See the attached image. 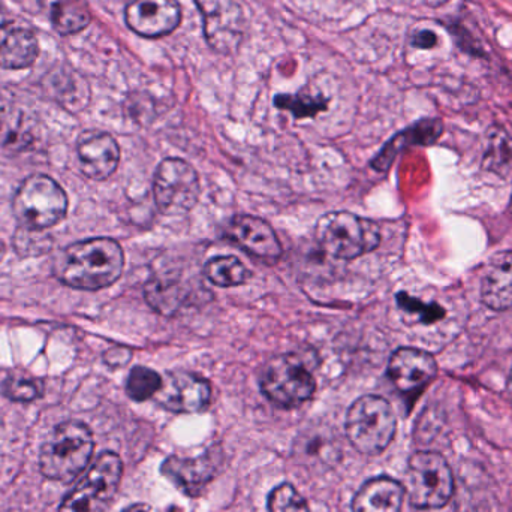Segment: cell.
Returning <instances> with one entry per match:
<instances>
[{"label":"cell","instance_id":"cell-1","mask_svg":"<svg viewBox=\"0 0 512 512\" xmlns=\"http://www.w3.org/2000/svg\"><path fill=\"white\" fill-rule=\"evenodd\" d=\"M125 254L113 239L98 237L74 243L59 261V277L65 285L81 291H99L122 276Z\"/></svg>","mask_w":512,"mask_h":512},{"label":"cell","instance_id":"cell-2","mask_svg":"<svg viewBox=\"0 0 512 512\" xmlns=\"http://www.w3.org/2000/svg\"><path fill=\"white\" fill-rule=\"evenodd\" d=\"M93 450L92 430L80 421H65L42 444L39 471L47 480L71 483L86 472Z\"/></svg>","mask_w":512,"mask_h":512},{"label":"cell","instance_id":"cell-3","mask_svg":"<svg viewBox=\"0 0 512 512\" xmlns=\"http://www.w3.org/2000/svg\"><path fill=\"white\" fill-rule=\"evenodd\" d=\"M316 242L325 254L351 261L370 254L381 243L378 225L351 212H330L319 218Z\"/></svg>","mask_w":512,"mask_h":512},{"label":"cell","instance_id":"cell-4","mask_svg":"<svg viewBox=\"0 0 512 512\" xmlns=\"http://www.w3.org/2000/svg\"><path fill=\"white\" fill-rule=\"evenodd\" d=\"M393 406L384 397L369 394L352 403L346 414L345 430L352 447L361 454L375 456L387 450L396 435Z\"/></svg>","mask_w":512,"mask_h":512},{"label":"cell","instance_id":"cell-5","mask_svg":"<svg viewBox=\"0 0 512 512\" xmlns=\"http://www.w3.org/2000/svg\"><path fill=\"white\" fill-rule=\"evenodd\" d=\"M259 388L277 408L292 409L312 399L316 381L300 355L280 354L262 367Z\"/></svg>","mask_w":512,"mask_h":512},{"label":"cell","instance_id":"cell-6","mask_svg":"<svg viewBox=\"0 0 512 512\" xmlns=\"http://www.w3.org/2000/svg\"><path fill=\"white\" fill-rule=\"evenodd\" d=\"M406 492L417 510H441L453 498L454 475L447 459L435 451H418L409 457Z\"/></svg>","mask_w":512,"mask_h":512},{"label":"cell","instance_id":"cell-7","mask_svg":"<svg viewBox=\"0 0 512 512\" xmlns=\"http://www.w3.org/2000/svg\"><path fill=\"white\" fill-rule=\"evenodd\" d=\"M12 210L21 227L48 230L65 218L68 197L56 180L33 174L15 192Z\"/></svg>","mask_w":512,"mask_h":512},{"label":"cell","instance_id":"cell-8","mask_svg":"<svg viewBox=\"0 0 512 512\" xmlns=\"http://www.w3.org/2000/svg\"><path fill=\"white\" fill-rule=\"evenodd\" d=\"M122 477V459L110 451L102 453L63 498L59 512H107Z\"/></svg>","mask_w":512,"mask_h":512},{"label":"cell","instance_id":"cell-9","mask_svg":"<svg viewBox=\"0 0 512 512\" xmlns=\"http://www.w3.org/2000/svg\"><path fill=\"white\" fill-rule=\"evenodd\" d=\"M200 194L197 171L183 159L168 158L156 168L153 197L162 215H188L197 206Z\"/></svg>","mask_w":512,"mask_h":512},{"label":"cell","instance_id":"cell-10","mask_svg":"<svg viewBox=\"0 0 512 512\" xmlns=\"http://www.w3.org/2000/svg\"><path fill=\"white\" fill-rule=\"evenodd\" d=\"M203 17L204 36L216 53L233 56L245 41L248 21L237 0H195Z\"/></svg>","mask_w":512,"mask_h":512},{"label":"cell","instance_id":"cell-11","mask_svg":"<svg viewBox=\"0 0 512 512\" xmlns=\"http://www.w3.org/2000/svg\"><path fill=\"white\" fill-rule=\"evenodd\" d=\"M155 399L174 414H197L209 408L212 387L195 373L170 372L162 378V387Z\"/></svg>","mask_w":512,"mask_h":512},{"label":"cell","instance_id":"cell-12","mask_svg":"<svg viewBox=\"0 0 512 512\" xmlns=\"http://www.w3.org/2000/svg\"><path fill=\"white\" fill-rule=\"evenodd\" d=\"M182 17L179 0H132L125 11L129 29L150 39L173 33L182 23Z\"/></svg>","mask_w":512,"mask_h":512},{"label":"cell","instance_id":"cell-13","mask_svg":"<svg viewBox=\"0 0 512 512\" xmlns=\"http://www.w3.org/2000/svg\"><path fill=\"white\" fill-rule=\"evenodd\" d=\"M387 373L400 393L414 396L436 378L438 363L429 352L417 348H400L391 355Z\"/></svg>","mask_w":512,"mask_h":512},{"label":"cell","instance_id":"cell-14","mask_svg":"<svg viewBox=\"0 0 512 512\" xmlns=\"http://www.w3.org/2000/svg\"><path fill=\"white\" fill-rule=\"evenodd\" d=\"M222 460L224 453L219 447L210 448L194 459L171 456L162 465V474L186 495L197 496L221 471Z\"/></svg>","mask_w":512,"mask_h":512},{"label":"cell","instance_id":"cell-15","mask_svg":"<svg viewBox=\"0 0 512 512\" xmlns=\"http://www.w3.org/2000/svg\"><path fill=\"white\" fill-rule=\"evenodd\" d=\"M225 234L231 242L254 258L274 262L282 256V245L264 219L251 215H237L228 222Z\"/></svg>","mask_w":512,"mask_h":512},{"label":"cell","instance_id":"cell-16","mask_svg":"<svg viewBox=\"0 0 512 512\" xmlns=\"http://www.w3.org/2000/svg\"><path fill=\"white\" fill-rule=\"evenodd\" d=\"M78 162L84 176L105 180L119 167L120 147L113 135L102 131H86L77 143Z\"/></svg>","mask_w":512,"mask_h":512},{"label":"cell","instance_id":"cell-17","mask_svg":"<svg viewBox=\"0 0 512 512\" xmlns=\"http://www.w3.org/2000/svg\"><path fill=\"white\" fill-rule=\"evenodd\" d=\"M481 301L495 312L512 307V251L493 255L484 268Z\"/></svg>","mask_w":512,"mask_h":512},{"label":"cell","instance_id":"cell-18","mask_svg":"<svg viewBox=\"0 0 512 512\" xmlns=\"http://www.w3.org/2000/svg\"><path fill=\"white\" fill-rule=\"evenodd\" d=\"M442 131H444V123L441 120H420V122L409 126L408 129L397 134L396 137L391 138L385 144L384 149L379 152V155L373 159L372 168L385 173V171L390 170L394 159H396L400 152L408 149V147L429 146V144L435 143L441 137Z\"/></svg>","mask_w":512,"mask_h":512},{"label":"cell","instance_id":"cell-19","mask_svg":"<svg viewBox=\"0 0 512 512\" xmlns=\"http://www.w3.org/2000/svg\"><path fill=\"white\" fill-rule=\"evenodd\" d=\"M406 490L390 477L366 481L352 501V512H402Z\"/></svg>","mask_w":512,"mask_h":512},{"label":"cell","instance_id":"cell-20","mask_svg":"<svg viewBox=\"0 0 512 512\" xmlns=\"http://www.w3.org/2000/svg\"><path fill=\"white\" fill-rule=\"evenodd\" d=\"M38 57V41L29 27L18 23L0 26V66L5 69H24Z\"/></svg>","mask_w":512,"mask_h":512},{"label":"cell","instance_id":"cell-21","mask_svg":"<svg viewBox=\"0 0 512 512\" xmlns=\"http://www.w3.org/2000/svg\"><path fill=\"white\" fill-rule=\"evenodd\" d=\"M36 122L20 108L0 111V143L6 149L23 152L35 144Z\"/></svg>","mask_w":512,"mask_h":512},{"label":"cell","instance_id":"cell-22","mask_svg":"<svg viewBox=\"0 0 512 512\" xmlns=\"http://www.w3.org/2000/svg\"><path fill=\"white\" fill-rule=\"evenodd\" d=\"M48 17L62 35H72L89 26L92 20L86 0H45Z\"/></svg>","mask_w":512,"mask_h":512},{"label":"cell","instance_id":"cell-23","mask_svg":"<svg viewBox=\"0 0 512 512\" xmlns=\"http://www.w3.org/2000/svg\"><path fill=\"white\" fill-rule=\"evenodd\" d=\"M204 276L219 288H233L248 282L251 271L236 256H215L204 265Z\"/></svg>","mask_w":512,"mask_h":512},{"label":"cell","instance_id":"cell-24","mask_svg":"<svg viewBox=\"0 0 512 512\" xmlns=\"http://www.w3.org/2000/svg\"><path fill=\"white\" fill-rule=\"evenodd\" d=\"M54 80L48 81L51 93L56 96L57 102L71 111H80L86 108L89 102V89L84 80H81L74 72H66L65 75L56 74Z\"/></svg>","mask_w":512,"mask_h":512},{"label":"cell","instance_id":"cell-25","mask_svg":"<svg viewBox=\"0 0 512 512\" xmlns=\"http://www.w3.org/2000/svg\"><path fill=\"white\" fill-rule=\"evenodd\" d=\"M274 105L280 110L289 111L295 119H310L318 116L328 108V99L322 96H312L309 93H297V95H277Z\"/></svg>","mask_w":512,"mask_h":512},{"label":"cell","instance_id":"cell-26","mask_svg":"<svg viewBox=\"0 0 512 512\" xmlns=\"http://www.w3.org/2000/svg\"><path fill=\"white\" fill-rule=\"evenodd\" d=\"M162 387V376L153 369L135 366L126 379V394L134 402H146L158 394Z\"/></svg>","mask_w":512,"mask_h":512},{"label":"cell","instance_id":"cell-27","mask_svg":"<svg viewBox=\"0 0 512 512\" xmlns=\"http://www.w3.org/2000/svg\"><path fill=\"white\" fill-rule=\"evenodd\" d=\"M486 162L490 170L498 171V174L504 176H512V138L502 129H493L490 134Z\"/></svg>","mask_w":512,"mask_h":512},{"label":"cell","instance_id":"cell-28","mask_svg":"<svg viewBox=\"0 0 512 512\" xmlns=\"http://www.w3.org/2000/svg\"><path fill=\"white\" fill-rule=\"evenodd\" d=\"M3 394L12 402L29 403L44 394V384L26 373H14L3 384Z\"/></svg>","mask_w":512,"mask_h":512},{"label":"cell","instance_id":"cell-29","mask_svg":"<svg viewBox=\"0 0 512 512\" xmlns=\"http://www.w3.org/2000/svg\"><path fill=\"white\" fill-rule=\"evenodd\" d=\"M15 252L24 256H39L47 254L53 248V239L45 233V230L20 227L12 240Z\"/></svg>","mask_w":512,"mask_h":512},{"label":"cell","instance_id":"cell-30","mask_svg":"<svg viewBox=\"0 0 512 512\" xmlns=\"http://www.w3.org/2000/svg\"><path fill=\"white\" fill-rule=\"evenodd\" d=\"M268 512H310V508L294 486L280 484L268 496Z\"/></svg>","mask_w":512,"mask_h":512},{"label":"cell","instance_id":"cell-31","mask_svg":"<svg viewBox=\"0 0 512 512\" xmlns=\"http://www.w3.org/2000/svg\"><path fill=\"white\" fill-rule=\"evenodd\" d=\"M397 304L400 309L405 310L406 313L417 315L423 324H433V322L441 321L445 316L444 307L439 304H426L406 292H399L396 295Z\"/></svg>","mask_w":512,"mask_h":512},{"label":"cell","instance_id":"cell-32","mask_svg":"<svg viewBox=\"0 0 512 512\" xmlns=\"http://www.w3.org/2000/svg\"><path fill=\"white\" fill-rule=\"evenodd\" d=\"M132 358V351L128 348H123V346H119V348L110 349L107 351V354L104 355L105 363L110 367H123L129 363V360Z\"/></svg>","mask_w":512,"mask_h":512},{"label":"cell","instance_id":"cell-33","mask_svg":"<svg viewBox=\"0 0 512 512\" xmlns=\"http://www.w3.org/2000/svg\"><path fill=\"white\" fill-rule=\"evenodd\" d=\"M438 44V38H436L435 33L430 32V30H423V32H418L417 35L412 38V45L417 48H432Z\"/></svg>","mask_w":512,"mask_h":512},{"label":"cell","instance_id":"cell-34","mask_svg":"<svg viewBox=\"0 0 512 512\" xmlns=\"http://www.w3.org/2000/svg\"><path fill=\"white\" fill-rule=\"evenodd\" d=\"M123 512H161L156 510V508L150 507L147 504H135L131 505V507L126 508Z\"/></svg>","mask_w":512,"mask_h":512},{"label":"cell","instance_id":"cell-35","mask_svg":"<svg viewBox=\"0 0 512 512\" xmlns=\"http://www.w3.org/2000/svg\"><path fill=\"white\" fill-rule=\"evenodd\" d=\"M5 243L2 242V239H0V261H2L3 255H5Z\"/></svg>","mask_w":512,"mask_h":512},{"label":"cell","instance_id":"cell-36","mask_svg":"<svg viewBox=\"0 0 512 512\" xmlns=\"http://www.w3.org/2000/svg\"><path fill=\"white\" fill-rule=\"evenodd\" d=\"M0 21H2V11H0ZM2 26V24H0Z\"/></svg>","mask_w":512,"mask_h":512}]
</instances>
